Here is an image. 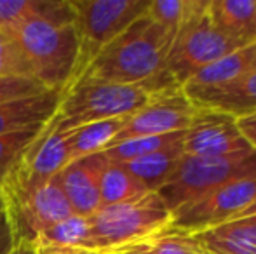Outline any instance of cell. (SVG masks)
<instances>
[{
    "label": "cell",
    "mask_w": 256,
    "mask_h": 254,
    "mask_svg": "<svg viewBox=\"0 0 256 254\" xmlns=\"http://www.w3.org/2000/svg\"><path fill=\"white\" fill-rule=\"evenodd\" d=\"M180 89L166 71L142 84H112L78 77L61 98L58 108L61 127L75 129L100 120L132 115L152 99Z\"/></svg>",
    "instance_id": "1"
},
{
    "label": "cell",
    "mask_w": 256,
    "mask_h": 254,
    "mask_svg": "<svg viewBox=\"0 0 256 254\" xmlns=\"http://www.w3.org/2000/svg\"><path fill=\"white\" fill-rule=\"evenodd\" d=\"M172 38L174 35L145 14L104 45L80 77L112 84L146 82L164 71Z\"/></svg>",
    "instance_id": "2"
},
{
    "label": "cell",
    "mask_w": 256,
    "mask_h": 254,
    "mask_svg": "<svg viewBox=\"0 0 256 254\" xmlns=\"http://www.w3.org/2000/svg\"><path fill=\"white\" fill-rule=\"evenodd\" d=\"M9 33L28 64L32 78L49 91H66L75 80L80 56L75 23L56 24L32 17L9 30Z\"/></svg>",
    "instance_id": "3"
},
{
    "label": "cell",
    "mask_w": 256,
    "mask_h": 254,
    "mask_svg": "<svg viewBox=\"0 0 256 254\" xmlns=\"http://www.w3.org/2000/svg\"><path fill=\"white\" fill-rule=\"evenodd\" d=\"M246 176H256V152L253 150L220 157H196L183 153L172 174L157 193L171 214H174L196 204L216 188Z\"/></svg>",
    "instance_id": "4"
},
{
    "label": "cell",
    "mask_w": 256,
    "mask_h": 254,
    "mask_svg": "<svg viewBox=\"0 0 256 254\" xmlns=\"http://www.w3.org/2000/svg\"><path fill=\"white\" fill-rule=\"evenodd\" d=\"M172 214L157 192L100 207L89 216L92 248L117 249L152 242L171 228Z\"/></svg>",
    "instance_id": "5"
},
{
    "label": "cell",
    "mask_w": 256,
    "mask_h": 254,
    "mask_svg": "<svg viewBox=\"0 0 256 254\" xmlns=\"http://www.w3.org/2000/svg\"><path fill=\"white\" fill-rule=\"evenodd\" d=\"M208 9L209 0H186L185 21L176 31L166 58L164 71L182 89L196 73L240 47L216 30Z\"/></svg>",
    "instance_id": "6"
},
{
    "label": "cell",
    "mask_w": 256,
    "mask_h": 254,
    "mask_svg": "<svg viewBox=\"0 0 256 254\" xmlns=\"http://www.w3.org/2000/svg\"><path fill=\"white\" fill-rule=\"evenodd\" d=\"M72 129L61 127V115L56 113L35 139L24 148L4 185L2 195L6 211L16 209L38 188L48 185L68 164V138Z\"/></svg>",
    "instance_id": "7"
},
{
    "label": "cell",
    "mask_w": 256,
    "mask_h": 254,
    "mask_svg": "<svg viewBox=\"0 0 256 254\" xmlns=\"http://www.w3.org/2000/svg\"><path fill=\"white\" fill-rule=\"evenodd\" d=\"M75 9V28L80 56L75 80L96 54L115 37L146 14L150 0H70ZM74 80V82H75ZM72 82V84H74ZM70 84V85H72Z\"/></svg>",
    "instance_id": "8"
},
{
    "label": "cell",
    "mask_w": 256,
    "mask_h": 254,
    "mask_svg": "<svg viewBox=\"0 0 256 254\" xmlns=\"http://www.w3.org/2000/svg\"><path fill=\"white\" fill-rule=\"evenodd\" d=\"M256 202V176L234 180L172 214L171 230L192 235L232 221Z\"/></svg>",
    "instance_id": "9"
},
{
    "label": "cell",
    "mask_w": 256,
    "mask_h": 254,
    "mask_svg": "<svg viewBox=\"0 0 256 254\" xmlns=\"http://www.w3.org/2000/svg\"><path fill=\"white\" fill-rule=\"evenodd\" d=\"M199 112L200 108L186 98L183 89L162 94L132 113L120 132L114 138L112 145L140 136H160L186 131Z\"/></svg>",
    "instance_id": "10"
},
{
    "label": "cell",
    "mask_w": 256,
    "mask_h": 254,
    "mask_svg": "<svg viewBox=\"0 0 256 254\" xmlns=\"http://www.w3.org/2000/svg\"><path fill=\"white\" fill-rule=\"evenodd\" d=\"M6 213L12 225L16 244H21V242L35 244L42 232L75 214L58 176L52 178L42 188H38L21 206L6 211Z\"/></svg>",
    "instance_id": "11"
},
{
    "label": "cell",
    "mask_w": 256,
    "mask_h": 254,
    "mask_svg": "<svg viewBox=\"0 0 256 254\" xmlns=\"http://www.w3.org/2000/svg\"><path fill=\"white\" fill-rule=\"evenodd\" d=\"M251 150L240 136L236 119L225 113L200 108L199 115L186 129L183 153L196 157H220Z\"/></svg>",
    "instance_id": "12"
},
{
    "label": "cell",
    "mask_w": 256,
    "mask_h": 254,
    "mask_svg": "<svg viewBox=\"0 0 256 254\" xmlns=\"http://www.w3.org/2000/svg\"><path fill=\"white\" fill-rule=\"evenodd\" d=\"M110 160L100 153L72 160L58 174L72 209L78 216H92L102 207V178Z\"/></svg>",
    "instance_id": "13"
},
{
    "label": "cell",
    "mask_w": 256,
    "mask_h": 254,
    "mask_svg": "<svg viewBox=\"0 0 256 254\" xmlns=\"http://www.w3.org/2000/svg\"><path fill=\"white\" fill-rule=\"evenodd\" d=\"M183 91L197 108L225 113L234 119L256 115V71L218 85L183 87Z\"/></svg>",
    "instance_id": "14"
},
{
    "label": "cell",
    "mask_w": 256,
    "mask_h": 254,
    "mask_svg": "<svg viewBox=\"0 0 256 254\" xmlns=\"http://www.w3.org/2000/svg\"><path fill=\"white\" fill-rule=\"evenodd\" d=\"M63 92L48 91L37 96L14 99L0 105V136L23 129L42 127L60 108Z\"/></svg>",
    "instance_id": "15"
},
{
    "label": "cell",
    "mask_w": 256,
    "mask_h": 254,
    "mask_svg": "<svg viewBox=\"0 0 256 254\" xmlns=\"http://www.w3.org/2000/svg\"><path fill=\"white\" fill-rule=\"evenodd\" d=\"M208 14L216 30L237 45L256 42V0H209Z\"/></svg>",
    "instance_id": "16"
},
{
    "label": "cell",
    "mask_w": 256,
    "mask_h": 254,
    "mask_svg": "<svg viewBox=\"0 0 256 254\" xmlns=\"http://www.w3.org/2000/svg\"><path fill=\"white\" fill-rule=\"evenodd\" d=\"M206 254H256V221L237 220L192 234Z\"/></svg>",
    "instance_id": "17"
},
{
    "label": "cell",
    "mask_w": 256,
    "mask_h": 254,
    "mask_svg": "<svg viewBox=\"0 0 256 254\" xmlns=\"http://www.w3.org/2000/svg\"><path fill=\"white\" fill-rule=\"evenodd\" d=\"M256 71V42L228 52L216 63L196 73L185 87H202V85H218L234 80L246 73Z\"/></svg>",
    "instance_id": "18"
},
{
    "label": "cell",
    "mask_w": 256,
    "mask_h": 254,
    "mask_svg": "<svg viewBox=\"0 0 256 254\" xmlns=\"http://www.w3.org/2000/svg\"><path fill=\"white\" fill-rule=\"evenodd\" d=\"M129 117L131 115L100 120V122H91L72 129L68 138V162L92 155V153H100L108 148L115 136L126 126Z\"/></svg>",
    "instance_id": "19"
},
{
    "label": "cell",
    "mask_w": 256,
    "mask_h": 254,
    "mask_svg": "<svg viewBox=\"0 0 256 254\" xmlns=\"http://www.w3.org/2000/svg\"><path fill=\"white\" fill-rule=\"evenodd\" d=\"M182 155H183V145L172 146V148L162 150V152L150 153V155H145L142 159L122 164V166L132 176L138 178L148 192H157L172 174V171H174L178 160L182 159Z\"/></svg>",
    "instance_id": "20"
},
{
    "label": "cell",
    "mask_w": 256,
    "mask_h": 254,
    "mask_svg": "<svg viewBox=\"0 0 256 254\" xmlns=\"http://www.w3.org/2000/svg\"><path fill=\"white\" fill-rule=\"evenodd\" d=\"M186 131L171 132V134L160 136H140V138H131L120 141L117 145H112L103 150V155L114 164H126L131 160L142 159L145 155L162 150L172 148V146H182L185 139Z\"/></svg>",
    "instance_id": "21"
},
{
    "label": "cell",
    "mask_w": 256,
    "mask_h": 254,
    "mask_svg": "<svg viewBox=\"0 0 256 254\" xmlns=\"http://www.w3.org/2000/svg\"><path fill=\"white\" fill-rule=\"evenodd\" d=\"M145 193H148L145 185L136 176H132L122 164H108L102 178V187H100L102 207L132 200Z\"/></svg>",
    "instance_id": "22"
},
{
    "label": "cell",
    "mask_w": 256,
    "mask_h": 254,
    "mask_svg": "<svg viewBox=\"0 0 256 254\" xmlns=\"http://www.w3.org/2000/svg\"><path fill=\"white\" fill-rule=\"evenodd\" d=\"M35 244L60 248H92L91 223L88 216L72 214L66 220L49 227L37 237ZM96 249V248H92Z\"/></svg>",
    "instance_id": "23"
},
{
    "label": "cell",
    "mask_w": 256,
    "mask_h": 254,
    "mask_svg": "<svg viewBox=\"0 0 256 254\" xmlns=\"http://www.w3.org/2000/svg\"><path fill=\"white\" fill-rule=\"evenodd\" d=\"M42 127L23 129V131H14L0 136V192H2L9 174L12 173L16 162L20 160L21 153L34 141Z\"/></svg>",
    "instance_id": "24"
},
{
    "label": "cell",
    "mask_w": 256,
    "mask_h": 254,
    "mask_svg": "<svg viewBox=\"0 0 256 254\" xmlns=\"http://www.w3.org/2000/svg\"><path fill=\"white\" fill-rule=\"evenodd\" d=\"M146 16L171 35H176L186 16V0H150Z\"/></svg>",
    "instance_id": "25"
},
{
    "label": "cell",
    "mask_w": 256,
    "mask_h": 254,
    "mask_svg": "<svg viewBox=\"0 0 256 254\" xmlns=\"http://www.w3.org/2000/svg\"><path fill=\"white\" fill-rule=\"evenodd\" d=\"M0 77H32L14 37L0 30Z\"/></svg>",
    "instance_id": "26"
},
{
    "label": "cell",
    "mask_w": 256,
    "mask_h": 254,
    "mask_svg": "<svg viewBox=\"0 0 256 254\" xmlns=\"http://www.w3.org/2000/svg\"><path fill=\"white\" fill-rule=\"evenodd\" d=\"M200 246L192 235L178 234L169 228L166 234L157 237L150 246V254H199Z\"/></svg>",
    "instance_id": "27"
},
{
    "label": "cell",
    "mask_w": 256,
    "mask_h": 254,
    "mask_svg": "<svg viewBox=\"0 0 256 254\" xmlns=\"http://www.w3.org/2000/svg\"><path fill=\"white\" fill-rule=\"evenodd\" d=\"M48 91L49 89L32 77H0V105Z\"/></svg>",
    "instance_id": "28"
},
{
    "label": "cell",
    "mask_w": 256,
    "mask_h": 254,
    "mask_svg": "<svg viewBox=\"0 0 256 254\" xmlns=\"http://www.w3.org/2000/svg\"><path fill=\"white\" fill-rule=\"evenodd\" d=\"M16 237H14V230L7 213L4 211L0 214V254H10L16 248Z\"/></svg>",
    "instance_id": "29"
},
{
    "label": "cell",
    "mask_w": 256,
    "mask_h": 254,
    "mask_svg": "<svg viewBox=\"0 0 256 254\" xmlns=\"http://www.w3.org/2000/svg\"><path fill=\"white\" fill-rule=\"evenodd\" d=\"M37 254H108L112 249H92V248H60V246L34 244Z\"/></svg>",
    "instance_id": "30"
},
{
    "label": "cell",
    "mask_w": 256,
    "mask_h": 254,
    "mask_svg": "<svg viewBox=\"0 0 256 254\" xmlns=\"http://www.w3.org/2000/svg\"><path fill=\"white\" fill-rule=\"evenodd\" d=\"M237 129H239L240 136L246 139L248 146H250L253 152H256V115H248L236 119Z\"/></svg>",
    "instance_id": "31"
},
{
    "label": "cell",
    "mask_w": 256,
    "mask_h": 254,
    "mask_svg": "<svg viewBox=\"0 0 256 254\" xmlns=\"http://www.w3.org/2000/svg\"><path fill=\"white\" fill-rule=\"evenodd\" d=\"M152 242H142V244L117 248V249H112L108 254H150V246H152Z\"/></svg>",
    "instance_id": "32"
},
{
    "label": "cell",
    "mask_w": 256,
    "mask_h": 254,
    "mask_svg": "<svg viewBox=\"0 0 256 254\" xmlns=\"http://www.w3.org/2000/svg\"><path fill=\"white\" fill-rule=\"evenodd\" d=\"M237 220H251V221H256V202L253 206H250L248 209H244L240 214H237L232 221H237Z\"/></svg>",
    "instance_id": "33"
},
{
    "label": "cell",
    "mask_w": 256,
    "mask_h": 254,
    "mask_svg": "<svg viewBox=\"0 0 256 254\" xmlns=\"http://www.w3.org/2000/svg\"><path fill=\"white\" fill-rule=\"evenodd\" d=\"M10 254H37L35 253V246L32 242H21L14 248V251Z\"/></svg>",
    "instance_id": "34"
},
{
    "label": "cell",
    "mask_w": 256,
    "mask_h": 254,
    "mask_svg": "<svg viewBox=\"0 0 256 254\" xmlns=\"http://www.w3.org/2000/svg\"><path fill=\"white\" fill-rule=\"evenodd\" d=\"M0 209H4V211H6V204H4V199H2V195H0Z\"/></svg>",
    "instance_id": "35"
},
{
    "label": "cell",
    "mask_w": 256,
    "mask_h": 254,
    "mask_svg": "<svg viewBox=\"0 0 256 254\" xmlns=\"http://www.w3.org/2000/svg\"><path fill=\"white\" fill-rule=\"evenodd\" d=\"M4 213V209H0V214H2Z\"/></svg>",
    "instance_id": "36"
},
{
    "label": "cell",
    "mask_w": 256,
    "mask_h": 254,
    "mask_svg": "<svg viewBox=\"0 0 256 254\" xmlns=\"http://www.w3.org/2000/svg\"><path fill=\"white\" fill-rule=\"evenodd\" d=\"M199 254H206V253H204V251H202V253H199Z\"/></svg>",
    "instance_id": "37"
}]
</instances>
